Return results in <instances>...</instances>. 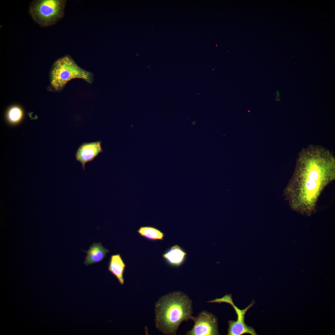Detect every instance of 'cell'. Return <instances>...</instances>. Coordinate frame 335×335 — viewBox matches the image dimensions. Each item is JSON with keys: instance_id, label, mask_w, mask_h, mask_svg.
<instances>
[{"instance_id": "obj_7", "label": "cell", "mask_w": 335, "mask_h": 335, "mask_svg": "<svg viewBox=\"0 0 335 335\" xmlns=\"http://www.w3.org/2000/svg\"><path fill=\"white\" fill-rule=\"evenodd\" d=\"M102 153L101 141H98L82 143L77 150L75 156L76 161L82 164V168L85 171L86 164L94 160Z\"/></svg>"}, {"instance_id": "obj_6", "label": "cell", "mask_w": 335, "mask_h": 335, "mask_svg": "<svg viewBox=\"0 0 335 335\" xmlns=\"http://www.w3.org/2000/svg\"><path fill=\"white\" fill-rule=\"evenodd\" d=\"M194 322L193 328L186 333L188 335H217L219 334L217 317L213 314L203 310L197 317L192 316Z\"/></svg>"}, {"instance_id": "obj_5", "label": "cell", "mask_w": 335, "mask_h": 335, "mask_svg": "<svg viewBox=\"0 0 335 335\" xmlns=\"http://www.w3.org/2000/svg\"><path fill=\"white\" fill-rule=\"evenodd\" d=\"M215 301L216 303L226 302L230 304L234 307L237 315L236 321L231 320L228 321L229 328L227 335H241L245 333H248L252 335H257L254 328L247 325L244 322L246 313L249 308L253 306V302L244 309L241 310L234 304L230 294L225 295L221 298H217L215 299Z\"/></svg>"}, {"instance_id": "obj_8", "label": "cell", "mask_w": 335, "mask_h": 335, "mask_svg": "<svg viewBox=\"0 0 335 335\" xmlns=\"http://www.w3.org/2000/svg\"><path fill=\"white\" fill-rule=\"evenodd\" d=\"M187 254L185 250L176 244L167 249L162 255L166 263L170 266L178 267L185 262Z\"/></svg>"}, {"instance_id": "obj_9", "label": "cell", "mask_w": 335, "mask_h": 335, "mask_svg": "<svg viewBox=\"0 0 335 335\" xmlns=\"http://www.w3.org/2000/svg\"><path fill=\"white\" fill-rule=\"evenodd\" d=\"M84 251L87 255L84 262L87 266L102 261L109 252V250L102 245L101 242H94L88 251Z\"/></svg>"}, {"instance_id": "obj_12", "label": "cell", "mask_w": 335, "mask_h": 335, "mask_svg": "<svg viewBox=\"0 0 335 335\" xmlns=\"http://www.w3.org/2000/svg\"><path fill=\"white\" fill-rule=\"evenodd\" d=\"M23 115L21 109L17 106H14L9 110L7 117L9 121L12 123H16L20 120Z\"/></svg>"}, {"instance_id": "obj_11", "label": "cell", "mask_w": 335, "mask_h": 335, "mask_svg": "<svg viewBox=\"0 0 335 335\" xmlns=\"http://www.w3.org/2000/svg\"><path fill=\"white\" fill-rule=\"evenodd\" d=\"M137 232L141 236L150 241H163L165 236L163 233L152 226H141Z\"/></svg>"}, {"instance_id": "obj_1", "label": "cell", "mask_w": 335, "mask_h": 335, "mask_svg": "<svg viewBox=\"0 0 335 335\" xmlns=\"http://www.w3.org/2000/svg\"><path fill=\"white\" fill-rule=\"evenodd\" d=\"M335 179V158L324 147L310 145L299 153L294 173L284 190L290 208L310 216L316 211L319 199Z\"/></svg>"}, {"instance_id": "obj_4", "label": "cell", "mask_w": 335, "mask_h": 335, "mask_svg": "<svg viewBox=\"0 0 335 335\" xmlns=\"http://www.w3.org/2000/svg\"><path fill=\"white\" fill-rule=\"evenodd\" d=\"M65 1L35 0L29 4V13L34 21L42 27L55 24L62 16Z\"/></svg>"}, {"instance_id": "obj_2", "label": "cell", "mask_w": 335, "mask_h": 335, "mask_svg": "<svg viewBox=\"0 0 335 335\" xmlns=\"http://www.w3.org/2000/svg\"><path fill=\"white\" fill-rule=\"evenodd\" d=\"M192 303L188 296L180 291L160 297L155 306L156 328L164 334L175 335L181 323L190 319Z\"/></svg>"}, {"instance_id": "obj_3", "label": "cell", "mask_w": 335, "mask_h": 335, "mask_svg": "<svg viewBox=\"0 0 335 335\" xmlns=\"http://www.w3.org/2000/svg\"><path fill=\"white\" fill-rule=\"evenodd\" d=\"M75 78L82 79L91 84L93 81V75L80 67L68 55L54 62L51 71L50 81L55 91H61L68 82Z\"/></svg>"}, {"instance_id": "obj_10", "label": "cell", "mask_w": 335, "mask_h": 335, "mask_svg": "<svg viewBox=\"0 0 335 335\" xmlns=\"http://www.w3.org/2000/svg\"><path fill=\"white\" fill-rule=\"evenodd\" d=\"M126 266L120 254L111 256L109 263L108 270L117 278L121 285L124 283L123 274Z\"/></svg>"}]
</instances>
